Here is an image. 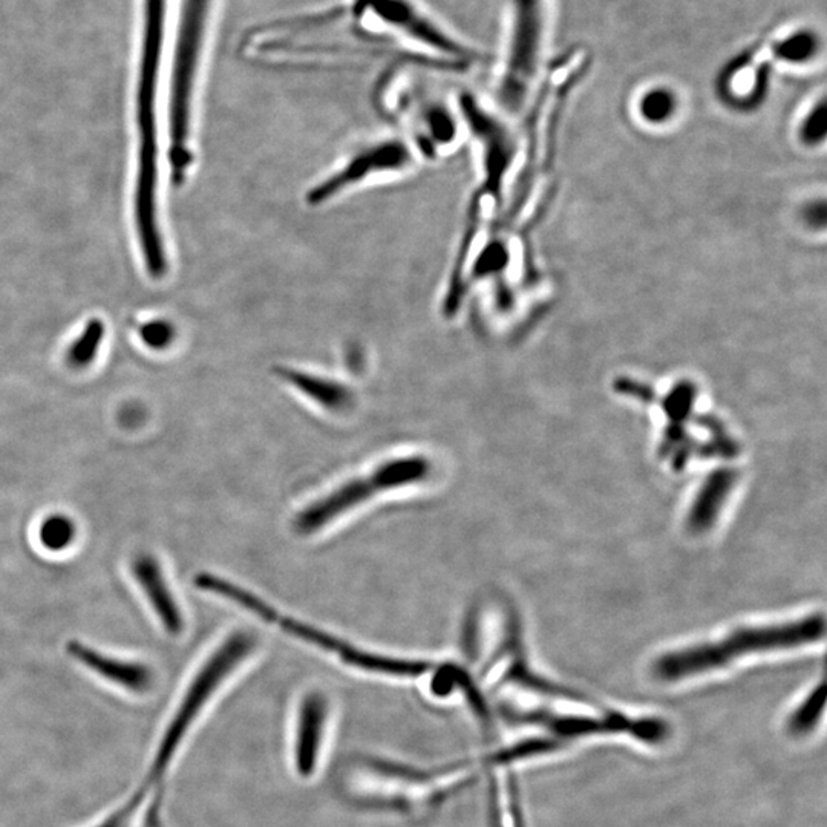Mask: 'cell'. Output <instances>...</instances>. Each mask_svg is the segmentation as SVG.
I'll return each instance as SVG.
<instances>
[{
	"label": "cell",
	"mask_w": 827,
	"mask_h": 827,
	"mask_svg": "<svg viewBox=\"0 0 827 827\" xmlns=\"http://www.w3.org/2000/svg\"><path fill=\"white\" fill-rule=\"evenodd\" d=\"M245 46L252 58L273 64L396 56L460 71L474 56L419 0H343L257 26Z\"/></svg>",
	"instance_id": "1"
},
{
	"label": "cell",
	"mask_w": 827,
	"mask_h": 827,
	"mask_svg": "<svg viewBox=\"0 0 827 827\" xmlns=\"http://www.w3.org/2000/svg\"><path fill=\"white\" fill-rule=\"evenodd\" d=\"M482 771L483 759L416 767L385 757L357 754L339 764L334 787L339 797L356 809L423 818L470 787Z\"/></svg>",
	"instance_id": "2"
},
{
	"label": "cell",
	"mask_w": 827,
	"mask_h": 827,
	"mask_svg": "<svg viewBox=\"0 0 827 827\" xmlns=\"http://www.w3.org/2000/svg\"><path fill=\"white\" fill-rule=\"evenodd\" d=\"M825 636V618L813 615L797 622L780 626L745 627L721 641L690 647L663 654L651 666L659 682L674 684L725 669L747 654L790 650L820 641Z\"/></svg>",
	"instance_id": "3"
},
{
	"label": "cell",
	"mask_w": 827,
	"mask_h": 827,
	"mask_svg": "<svg viewBox=\"0 0 827 827\" xmlns=\"http://www.w3.org/2000/svg\"><path fill=\"white\" fill-rule=\"evenodd\" d=\"M255 647L256 639L252 635L236 631L230 635L198 670L179 699L177 709L167 721L165 731L159 737L146 782L142 786L144 792L150 791L152 786H157L165 779L179 749L186 743L187 737L194 731L195 725L212 702L214 694L220 692L221 686L235 673L238 666L249 658Z\"/></svg>",
	"instance_id": "4"
},
{
	"label": "cell",
	"mask_w": 827,
	"mask_h": 827,
	"mask_svg": "<svg viewBox=\"0 0 827 827\" xmlns=\"http://www.w3.org/2000/svg\"><path fill=\"white\" fill-rule=\"evenodd\" d=\"M432 464L427 456L409 455L382 463L366 477L354 478L335 487L333 493L311 503L296 517L295 530L300 536L318 532L334 518L364 505L373 495L400 489L424 482L431 475Z\"/></svg>",
	"instance_id": "5"
},
{
	"label": "cell",
	"mask_w": 827,
	"mask_h": 827,
	"mask_svg": "<svg viewBox=\"0 0 827 827\" xmlns=\"http://www.w3.org/2000/svg\"><path fill=\"white\" fill-rule=\"evenodd\" d=\"M509 38L498 99L506 109L518 111L540 66L545 0H509Z\"/></svg>",
	"instance_id": "6"
},
{
	"label": "cell",
	"mask_w": 827,
	"mask_h": 827,
	"mask_svg": "<svg viewBox=\"0 0 827 827\" xmlns=\"http://www.w3.org/2000/svg\"><path fill=\"white\" fill-rule=\"evenodd\" d=\"M412 165L413 154L409 143L399 139L378 140L354 152L339 169L311 187L307 192V205H327L353 187L384 175L401 174L411 169Z\"/></svg>",
	"instance_id": "7"
},
{
	"label": "cell",
	"mask_w": 827,
	"mask_h": 827,
	"mask_svg": "<svg viewBox=\"0 0 827 827\" xmlns=\"http://www.w3.org/2000/svg\"><path fill=\"white\" fill-rule=\"evenodd\" d=\"M331 704L322 692L304 694L290 729V767L296 778L313 780L326 763L331 735Z\"/></svg>",
	"instance_id": "8"
},
{
	"label": "cell",
	"mask_w": 827,
	"mask_h": 827,
	"mask_svg": "<svg viewBox=\"0 0 827 827\" xmlns=\"http://www.w3.org/2000/svg\"><path fill=\"white\" fill-rule=\"evenodd\" d=\"M66 651H68L69 657L76 659L86 669L93 671L97 676L103 677L111 684L122 686L129 692L146 693L154 685V673L146 663L108 657V654L100 653V651L93 650L80 641L66 643Z\"/></svg>",
	"instance_id": "9"
},
{
	"label": "cell",
	"mask_w": 827,
	"mask_h": 827,
	"mask_svg": "<svg viewBox=\"0 0 827 827\" xmlns=\"http://www.w3.org/2000/svg\"><path fill=\"white\" fill-rule=\"evenodd\" d=\"M132 572L136 583L143 588L144 595L150 600L152 608L162 620L163 627L170 635L177 636L185 630V618L179 608L174 593L165 578L162 565L157 558L151 553H142L132 563Z\"/></svg>",
	"instance_id": "10"
},
{
	"label": "cell",
	"mask_w": 827,
	"mask_h": 827,
	"mask_svg": "<svg viewBox=\"0 0 827 827\" xmlns=\"http://www.w3.org/2000/svg\"><path fill=\"white\" fill-rule=\"evenodd\" d=\"M275 373L278 374L280 381L287 382L308 399L331 412L349 411L353 407L354 393L341 382L318 376V374L288 368V366H278V368H275Z\"/></svg>",
	"instance_id": "11"
},
{
	"label": "cell",
	"mask_w": 827,
	"mask_h": 827,
	"mask_svg": "<svg viewBox=\"0 0 827 827\" xmlns=\"http://www.w3.org/2000/svg\"><path fill=\"white\" fill-rule=\"evenodd\" d=\"M486 771L490 774V827H526L512 768L490 767Z\"/></svg>",
	"instance_id": "12"
},
{
	"label": "cell",
	"mask_w": 827,
	"mask_h": 827,
	"mask_svg": "<svg viewBox=\"0 0 827 827\" xmlns=\"http://www.w3.org/2000/svg\"><path fill=\"white\" fill-rule=\"evenodd\" d=\"M736 479L737 474L732 470L716 471L706 479L686 520L690 532L702 533L712 528Z\"/></svg>",
	"instance_id": "13"
},
{
	"label": "cell",
	"mask_w": 827,
	"mask_h": 827,
	"mask_svg": "<svg viewBox=\"0 0 827 827\" xmlns=\"http://www.w3.org/2000/svg\"><path fill=\"white\" fill-rule=\"evenodd\" d=\"M825 685L818 686L814 692H811L809 696L803 701L802 705H798L790 714L786 720L787 735L794 737L809 736L815 731L818 721L822 719L823 709H825Z\"/></svg>",
	"instance_id": "14"
},
{
	"label": "cell",
	"mask_w": 827,
	"mask_h": 827,
	"mask_svg": "<svg viewBox=\"0 0 827 827\" xmlns=\"http://www.w3.org/2000/svg\"><path fill=\"white\" fill-rule=\"evenodd\" d=\"M817 46L813 31H794L772 45V56L786 64H806L817 53Z\"/></svg>",
	"instance_id": "15"
},
{
	"label": "cell",
	"mask_w": 827,
	"mask_h": 827,
	"mask_svg": "<svg viewBox=\"0 0 827 827\" xmlns=\"http://www.w3.org/2000/svg\"><path fill=\"white\" fill-rule=\"evenodd\" d=\"M76 538V525L65 515H49L38 528V540L48 550H64Z\"/></svg>",
	"instance_id": "16"
},
{
	"label": "cell",
	"mask_w": 827,
	"mask_h": 827,
	"mask_svg": "<svg viewBox=\"0 0 827 827\" xmlns=\"http://www.w3.org/2000/svg\"><path fill=\"white\" fill-rule=\"evenodd\" d=\"M103 339V326L100 322H91L81 334L79 341L74 343L68 353V364L74 368H85L91 364Z\"/></svg>",
	"instance_id": "17"
},
{
	"label": "cell",
	"mask_w": 827,
	"mask_h": 827,
	"mask_svg": "<svg viewBox=\"0 0 827 827\" xmlns=\"http://www.w3.org/2000/svg\"><path fill=\"white\" fill-rule=\"evenodd\" d=\"M676 109L673 93L665 89H654L646 93L641 100V114L650 122H665Z\"/></svg>",
	"instance_id": "18"
},
{
	"label": "cell",
	"mask_w": 827,
	"mask_h": 827,
	"mask_svg": "<svg viewBox=\"0 0 827 827\" xmlns=\"http://www.w3.org/2000/svg\"><path fill=\"white\" fill-rule=\"evenodd\" d=\"M693 404L694 386L692 384H681L673 389L670 397H666L663 407H665V411L669 413L671 420L682 421L688 417Z\"/></svg>",
	"instance_id": "19"
},
{
	"label": "cell",
	"mask_w": 827,
	"mask_h": 827,
	"mask_svg": "<svg viewBox=\"0 0 827 827\" xmlns=\"http://www.w3.org/2000/svg\"><path fill=\"white\" fill-rule=\"evenodd\" d=\"M826 134V103L822 100L807 114L805 124H803V139L805 142H818V140L825 139Z\"/></svg>",
	"instance_id": "20"
},
{
	"label": "cell",
	"mask_w": 827,
	"mask_h": 827,
	"mask_svg": "<svg viewBox=\"0 0 827 827\" xmlns=\"http://www.w3.org/2000/svg\"><path fill=\"white\" fill-rule=\"evenodd\" d=\"M143 339L152 349H163L172 341V327L163 322L150 323L143 330Z\"/></svg>",
	"instance_id": "21"
}]
</instances>
